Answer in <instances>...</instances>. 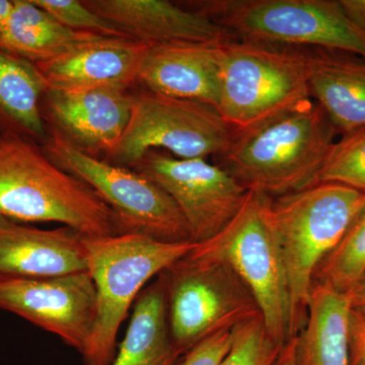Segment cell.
<instances>
[{"label":"cell","mask_w":365,"mask_h":365,"mask_svg":"<svg viewBox=\"0 0 365 365\" xmlns=\"http://www.w3.org/2000/svg\"><path fill=\"white\" fill-rule=\"evenodd\" d=\"M0 218L57 222L85 237L118 235L111 209L25 137L0 133Z\"/></svg>","instance_id":"obj_1"},{"label":"cell","mask_w":365,"mask_h":365,"mask_svg":"<svg viewBox=\"0 0 365 365\" xmlns=\"http://www.w3.org/2000/svg\"><path fill=\"white\" fill-rule=\"evenodd\" d=\"M337 132L324 110L309 102L250 130L235 133L220 158L248 190L275 198L318 184Z\"/></svg>","instance_id":"obj_2"},{"label":"cell","mask_w":365,"mask_h":365,"mask_svg":"<svg viewBox=\"0 0 365 365\" xmlns=\"http://www.w3.org/2000/svg\"><path fill=\"white\" fill-rule=\"evenodd\" d=\"M313 50L235 39L220 46L216 111L235 133L312 102Z\"/></svg>","instance_id":"obj_3"},{"label":"cell","mask_w":365,"mask_h":365,"mask_svg":"<svg viewBox=\"0 0 365 365\" xmlns=\"http://www.w3.org/2000/svg\"><path fill=\"white\" fill-rule=\"evenodd\" d=\"M85 246L97 306L93 332L81 356L85 365H110L116 355L120 327L148 281L191 253L197 244L124 234L85 237Z\"/></svg>","instance_id":"obj_4"},{"label":"cell","mask_w":365,"mask_h":365,"mask_svg":"<svg viewBox=\"0 0 365 365\" xmlns=\"http://www.w3.org/2000/svg\"><path fill=\"white\" fill-rule=\"evenodd\" d=\"M364 203V192L327 182L272 199L289 287L292 337L306 324L317 268L339 244Z\"/></svg>","instance_id":"obj_5"},{"label":"cell","mask_w":365,"mask_h":365,"mask_svg":"<svg viewBox=\"0 0 365 365\" xmlns=\"http://www.w3.org/2000/svg\"><path fill=\"white\" fill-rule=\"evenodd\" d=\"M272 197L250 190L246 202L220 234L197 245V260L230 266L253 294L271 338L279 345L292 337V309L284 259L272 217Z\"/></svg>","instance_id":"obj_6"},{"label":"cell","mask_w":365,"mask_h":365,"mask_svg":"<svg viewBox=\"0 0 365 365\" xmlns=\"http://www.w3.org/2000/svg\"><path fill=\"white\" fill-rule=\"evenodd\" d=\"M197 4L237 40L330 50L365 60V36L339 0H211Z\"/></svg>","instance_id":"obj_7"},{"label":"cell","mask_w":365,"mask_h":365,"mask_svg":"<svg viewBox=\"0 0 365 365\" xmlns=\"http://www.w3.org/2000/svg\"><path fill=\"white\" fill-rule=\"evenodd\" d=\"M41 146L53 162L88 185L107 204L114 215L118 235H143L165 242H191L188 225L177 204L148 178L79 150L51 127Z\"/></svg>","instance_id":"obj_8"},{"label":"cell","mask_w":365,"mask_h":365,"mask_svg":"<svg viewBox=\"0 0 365 365\" xmlns=\"http://www.w3.org/2000/svg\"><path fill=\"white\" fill-rule=\"evenodd\" d=\"M234 136L215 108L146 90L133 93L130 121L106 160L132 169L150 150H167L182 160L217 158Z\"/></svg>","instance_id":"obj_9"},{"label":"cell","mask_w":365,"mask_h":365,"mask_svg":"<svg viewBox=\"0 0 365 365\" xmlns=\"http://www.w3.org/2000/svg\"><path fill=\"white\" fill-rule=\"evenodd\" d=\"M170 335L180 355L260 314L249 288L220 261L188 255L165 271Z\"/></svg>","instance_id":"obj_10"},{"label":"cell","mask_w":365,"mask_h":365,"mask_svg":"<svg viewBox=\"0 0 365 365\" xmlns=\"http://www.w3.org/2000/svg\"><path fill=\"white\" fill-rule=\"evenodd\" d=\"M132 170L174 200L197 245L215 237L234 220L250 191L218 165L203 158L182 160L163 150L148 151Z\"/></svg>","instance_id":"obj_11"},{"label":"cell","mask_w":365,"mask_h":365,"mask_svg":"<svg viewBox=\"0 0 365 365\" xmlns=\"http://www.w3.org/2000/svg\"><path fill=\"white\" fill-rule=\"evenodd\" d=\"M96 306L88 271L43 278L0 276V309L58 336L81 355L93 332Z\"/></svg>","instance_id":"obj_12"},{"label":"cell","mask_w":365,"mask_h":365,"mask_svg":"<svg viewBox=\"0 0 365 365\" xmlns=\"http://www.w3.org/2000/svg\"><path fill=\"white\" fill-rule=\"evenodd\" d=\"M133 93L125 88L58 90L48 88L43 114L55 129L79 150L97 157L111 155L130 121Z\"/></svg>","instance_id":"obj_13"},{"label":"cell","mask_w":365,"mask_h":365,"mask_svg":"<svg viewBox=\"0 0 365 365\" xmlns=\"http://www.w3.org/2000/svg\"><path fill=\"white\" fill-rule=\"evenodd\" d=\"M125 37L153 46L173 42L222 45L235 38L200 11L165 0H83Z\"/></svg>","instance_id":"obj_14"},{"label":"cell","mask_w":365,"mask_h":365,"mask_svg":"<svg viewBox=\"0 0 365 365\" xmlns=\"http://www.w3.org/2000/svg\"><path fill=\"white\" fill-rule=\"evenodd\" d=\"M88 271L85 235L0 218V276L43 278Z\"/></svg>","instance_id":"obj_15"},{"label":"cell","mask_w":365,"mask_h":365,"mask_svg":"<svg viewBox=\"0 0 365 365\" xmlns=\"http://www.w3.org/2000/svg\"><path fill=\"white\" fill-rule=\"evenodd\" d=\"M220 46L173 42L148 46L138 81L167 97L217 107Z\"/></svg>","instance_id":"obj_16"},{"label":"cell","mask_w":365,"mask_h":365,"mask_svg":"<svg viewBox=\"0 0 365 365\" xmlns=\"http://www.w3.org/2000/svg\"><path fill=\"white\" fill-rule=\"evenodd\" d=\"M148 48L127 38H101L36 66L50 88L129 90L138 81Z\"/></svg>","instance_id":"obj_17"},{"label":"cell","mask_w":365,"mask_h":365,"mask_svg":"<svg viewBox=\"0 0 365 365\" xmlns=\"http://www.w3.org/2000/svg\"><path fill=\"white\" fill-rule=\"evenodd\" d=\"M309 90L312 100L324 110L343 134L365 127V62L353 54L313 51Z\"/></svg>","instance_id":"obj_18"},{"label":"cell","mask_w":365,"mask_h":365,"mask_svg":"<svg viewBox=\"0 0 365 365\" xmlns=\"http://www.w3.org/2000/svg\"><path fill=\"white\" fill-rule=\"evenodd\" d=\"M181 355L170 335L165 271L144 288L110 365H176Z\"/></svg>","instance_id":"obj_19"},{"label":"cell","mask_w":365,"mask_h":365,"mask_svg":"<svg viewBox=\"0 0 365 365\" xmlns=\"http://www.w3.org/2000/svg\"><path fill=\"white\" fill-rule=\"evenodd\" d=\"M349 295L314 284L306 324L295 336L297 365H350Z\"/></svg>","instance_id":"obj_20"},{"label":"cell","mask_w":365,"mask_h":365,"mask_svg":"<svg viewBox=\"0 0 365 365\" xmlns=\"http://www.w3.org/2000/svg\"><path fill=\"white\" fill-rule=\"evenodd\" d=\"M48 86L32 62L0 48V133L42 145L48 135L43 98Z\"/></svg>","instance_id":"obj_21"},{"label":"cell","mask_w":365,"mask_h":365,"mask_svg":"<svg viewBox=\"0 0 365 365\" xmlns=\"http://www.w3.org/2000/svg\"><path fill=\"white\" fill-rule=\"evenodd\" d=\"M14 4L0 37V48L34 64L51 61L79 46L105 38L66 28L32 0H14Z\"/></svg>","instance_id":"obj_22"},{"label":"cell","mask_w":365,"mask_h":365,"mask_svg":"<svg viewBox=\"0 0 365 365\" xmlns=\"http://www.w3.org/2000/svg\"><path fill=\"white\" fill-rule=\"evenodd\" d=\"M365 273V203L314 272L313 285L348 294Z\"/></svg>","instance_id":"obj_23"},{"label":"cell","mask_w":365,"mask_h":365,"mask_svg":"<svg viewBox=\"0 0 365 365\" xmlns=\"http://www.w3.org/2000/svg\"><path fill=\"white\" fill-rule=\"evenodd\" d=\"M337 182L365 193V127L343 134L333 144L318 182Z\"/></svg>","instance_id":"obj_24"},{"label":"cell","mask_w":365,"mask_h":365,"mask_svg":"<svg viewBox=\"0 0 365 365\" xmlns=\"http://www.w3.org/2000/svg\"><path fill=\"white\" fill-rule=\"evenodd\" d=\"M281 347L258 314L234 328L232 345L218 365H273Z\"/></svg>","instance_id":"obj_25"},{"label":"cell","mask_w":365,"mask_h":365,"mask_svg":"<svg viewBox=\"0 0 365 365\" xmlns=\"http://www.w3.org/2000/svg\"><path fill=\"white\" fill-rule=\"evenodd\" d=\"M32 2L72 31L95 34L105 38H126L116 26L93 13L83 0H32Z\"/></svg>","instance_id":"obj_26"},{"label":"cell","mask_w":365,"mask_h":365,"mask_svg":"<svg viewBox=\"0 0 365 365\" xmlns=\"http://www.w3.org/2000/svg\"><path fill=\"white\" fill-rule=\"evenodd\" d=\"M234 337V329L209 336L185 354L180 365H218L227 354Z\"/></svg>","instance_id":"obj_27"},{"label":"cell","mask_w":365,"mask_h":365,"mask_svg":"<svg viewBox=\"0 0 365 365\" xmlns=\"http://www.w3.org/2000/svg\"><path fill=\"white\" fill-rule=\"evenodd\" d=\"M350 365H365V314L351 309L349 319Z\"/></svg>","instance_id":"obj_28"},{"label":"cell","mask_w":365,"mask_h":365,"mask_svg":"<svg viewBox=\"0 0 365 365\" xmlns=\"http://www.w3.org/2000/svg\"><path fill=\"white\" fill-rule=\"evenodd\" d=\"M339 2L348 20L365 36V0H339Z\"/></svg>","instance_id":"obj_29"},{"label":"cell","mask_w":365,"mask_h":365,"mask_svg":"<svg viewBox=\"0 0 365 365\" xmlns=\"http://www.w3.org/2000/svg\"><path fill=\"white\" fill-rule=\"evenodd\" d=\"M348 295L351 302V309L365 314V273Z\"/></svg>","instance_id":"obj_30"},{"label":"cell","mask_w":365,"mask_h":365,"mask_svg":"<svg viewBox=\"0 0 365 365\" xmlns=\"http://www.w3.org/2000/svg\"><path fill=\"white\" fill-rule=\"evenodd\" d=\"M295 343H297V340H295L294 336V337L290 338L285 344H283L273 365H297L295 364Z\"/></svg>","instance_id":"obj_31"},{"label":"cell","mask_w":365,"mask_h":365,"mask_svg":"<svg viewBox=\"0 0 365 365\" xmlns=\"http://www.w3.org/2000/svg\"><path fill=\"white\" fill-rule=\"evenodd\" d=\"M14 0H0V37L4 33L14 9Z\"/></svg>","instance_id":"obj_32"}]
</instances>
